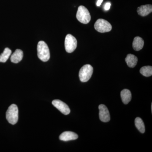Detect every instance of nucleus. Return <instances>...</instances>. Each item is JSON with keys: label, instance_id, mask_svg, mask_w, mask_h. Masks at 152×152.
I'll list each match as a JSON object with an SVG mask.
<instances>
[{"label": "nucleus", "instance_id": "obj_16", "mask_svg": "<svg viewBox=\"0 0 152 152\" xmlns=\"http://www.w3.org/2000/svg\"><path fill=\"white\" fill-rule=\"evenodd\" d=\"M135 124L136 128L138 129L141 133H144L145 132V126L141 118L137 117L135 120Z\"/></svg>", "mask_w": 152, "mask_h": 152}, {"label": "nucleus", "instance_id": "obj_14", "mask_svg": "<svg viewBox=\"0 0 152 152\" xmlns=\"http://www.w3.org/2000/svg\"><path fill=\"white\" fill-rule=\"evenodd\" d=\"M127 64L130 68H134L137 65L138 58L134 55L129 54L125 59Z\"/></svg>", "mask_w": 152, "mask_h": 152}, {"label": "nucleus", "instance_id": "obj_3", "mask_svg": "<svg viewBox=\"0 0 152 152\" xmlns=\"http://www.w3.org/2000/svg\"><path fill=\"white\" fill-rule=\"evenodd\" d=\"M76 18L79 21L85 24L88 23L91 20L89 12L83 6H80L79 7L76 15Z\"/></svg>", "mask_w": 152, "mask_h": 152}, {"label": "nucleus", "instance_id": "obj_7", "mask_svg": "<svg viewBox=\"0 0 152 152\" xmlns=\"http://www.w3.org/2000/svg\"><path fill=\"white\" fill-rule=\"evenodd\" d=\"M52 104L64 115H69L70 113V110L69 106L62 101L60 100H54L52 102Z\"/></svg>", "mask_w": 152, "mask_h": 152}, {"label": "nucleus", "instance_id": "obj_4", "mask_svg": "<svg viewBox=\"0 0 152 152\" xmlns=\"http://www.w3.org/2000/svg\"><path fill=\"white\" fill-rule=\"evenodd\" d=\"M94 69L91 65L86 64L83 66L79 72V78L83 83L88 82L91 77Z\"/></svg>", "mask_w": 152, "mask_h": 152}, {"label": "nucleus", "instance_id": "obj_12", "mask_svg": "<svg viewBox=\"0 0 152 152\" xmlns=\"http://www.w3.org/2000/svg\"><path fill=\"white\" fill-rule=\"evenodd\" d=\"M144 41L141 37H135L133 40L132 46L133 49L135 51H138L143 48Z\"/></svg>", "mask_w": 152, "mask_h": 152}, {"label": "nucleus", "instance_id": "obj_11", "mask_svg": "<svg viewBox=\"0 0 152 152\" xmlns=\"http://www.w3.org/2000/svg\"><path fill=\"white\" fill-rule=\"evenodd\" d=\"M23 57V53L20 49H17L15 51L12 55L11 57V61L12 63L17 64L20 62Z\"/></svg>", "mask_w": 152, "mask_h": 152}, {"label": "nucleus", "instance_id": "obj_10", "mask_svg": "<svg viewBox=\"0 0 152 152\" xmlns=\"http://www.w3.org/2000/svg\"><path fill=\"white\" fill-rule=\"evenodd\" d=\"M152 12V6L151 4H147L139 7L137 12L142 17L146 16Z\"/></svg>", "mask_w": 152, "mask_h": 152}, {"label": "nucleus", "instance_id": "obj_13", "mask_svg": "<svg viewBox=\"0 0 152 152\" xmlns=\"http://www.w3.org/2000/svg\"><path fill=\"white\" fill-rule=\"evenodd\" d=\"M121 96L123 102L125 104H127L132 100V94L129 90L125 89L122 90Z\"/></svg>", "mask_w": 152, "mask_h": 152}, {"label": "nucleus", "instance_id": "obj_1", "mask_svg": "<svg viewBox=\"0 0 152 152\" xmlns=\"http://www.w3.org/2000/svg\"><path fill=\"white\" fill-rule=\"evenodd\" d=\"M38 58L43 62H47L50 58V52L48 47L45 42L40 41L37 45Z\"/></svg>", "mask_w": 152, "mask_h": 152}, {"label": "nucleus", "instance_id": "obj_9", "mask_svg": "<svg viewBox=\"0 0 152 152\" xmlns=\"http://www.w3.org/2000/svg\"><path fill=\"white\" fill-rule=\"evenodd\" d=\"M78 138V136L76 133L72 132H65L62 133L60 135L59 139L64 141H69L77 140Z\"/></svg>", "mask_w": 152, "mask_h": 152}, {"label": "nucleus", "instance_id": "obj_2", "mask_svg": "<svg viewBox=\"0 0 152 152\" xmlns=\"http://www.w3.org/2000/svg\"><path fill=\"white\" fill-rule=\"evenodd\" d=\"M6 118L11 124H17L18 120V109L16 105L12 104L9 107L6 113Z\"/></svg>", "mask_w": 152, "mask_h": 152}, {"label": "nucleus", "instance_id": "obj_15", "mask_svg": "<svg viewBox=\"0 0 152 152\" xmlns=\"http://www.w3.org/2000/svg\"><path fill=\"white\" fill-rule=\"evenodd\" d=\"M12 54V50L9 48H6L2 53L0 55V62L5 63Z\"/></svg>", "mask_w": 152, "mask_h": 152}, {"label": "nucleus", "instance_id": "obj_8", "mask_svg": "<svg viewBox=\"0 0 152 152\" xmlns=\"http://www.w3.org/2000/svg\"><path fill=\"white\" fill-rule=\"evenodd\" d=\"M99 119L103 122H108L110 120V116L108 109L105 105L100 104L99 107Z\"/></svg>", "mask_w": 152, "mask_h": 152}, {"label": "nucleus", "instance_id": "obj_6", "mask_svg": "<svg viewBox=\"0 0 152 152\" xmlns=\"http://www.w3.org/2000/svg\"><path fill=\"white\" fill-rule=\"evenodd\" d=\"M77 39L72 35H67L65 40V47L66 51L68 53H72L75 50L77 47Z\"/></svg>", "mask_w": 152, "mask_h": 152}, {"label": "nucleus", "instance_id": "obj_5", "mask_svg": "<svg viewBox=\"0 0 152 152\" xmlns=\"http://www.w3.org/2000/svg\"><path fill=\"white\" fill-rule=\"evenodd\" d=\"M95 29L100 33L108 32L111 31L112 26L109 22L103 19H98L94 24Z\"/></svg>", "mask_w": 152, "mask_h": 152}, {"label": "nucleus", "instance_id": "obj_17", "mask_svg": "<svg viewBox=\"0 0 152 152\" xmlns=\"http://www.w3.org/2000/svg\"><path fill=\"white\" fill-rule=\"evenodd\" d=\"M140 73L145 77H149L152 75V67L149 66L142 67L140 69Z\"/></svg>", "mask_w": 152, "mask_h": 152}, {"label": "nucleus", "instance_id": "obj_18", "mask_svg": "<svg viewBox=\"0 0 152 152\" xmlns=\"http://www.w3.org/2000/svg\"><path fill=\"white\" fill-rule=\"evenodd\" d=\"M111 4L110 3H107L104 6V9L105 10H110V8Z\"/></svg>", "mask_w": 152, "mask_h": 152}, {"label": "nucleus", "instance_id": "obj_19", "mask_svg": "<svg viewBox=\"0 0 152 152\" xmlns=\"http://www.w3.org/2000/svg\"><path fill=\"white\" fill-rule=\"evenodd\" d=\"M103 1V0H98L97 2L96 3V5L98 7L100 6Z\"/></svg>", "mask_w": 152, "mask_h": 152}]
</instances>
